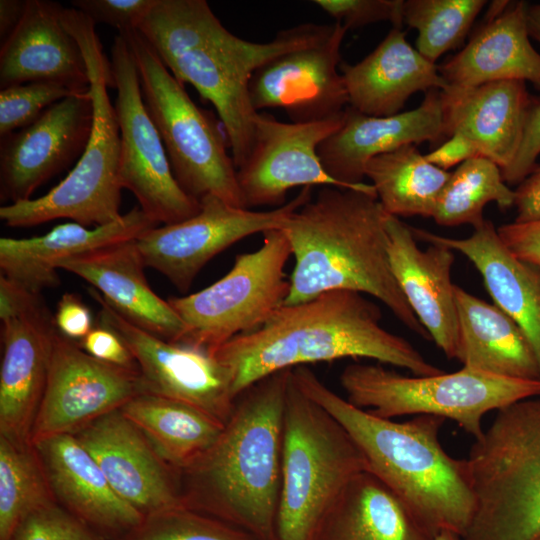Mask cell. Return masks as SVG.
Wrapping results in <instances>:
<instances>
[{"mask_svg": "<svg viewBox=\"0 0 540 540\" xmlns=\"http://www.w3.org/2000/svg\"><path fill=\"white\" fill-rule=\"evenodd\" d=\"M445 136L459 133L479 155L503 171L519 147L532 97L526 82L505 80L474 87L446 86L440 90Z\"/></svg>", "mask_w": 540, "mask_h": 540, "instance_id": "cell-28", "label": "cell"}, {"mask_svg": "<svg viewBox=\"0 0 540 540\" xmlns=\"http://www.w3.org/2000/svg\"><path fill=\"white\" fill-rule=\"evenodd\" d=\"M158 224L139 206L112 223L89 228L76 222L59 224L41 236L0 239L1 275L26 290L40 294L44 289L57 287L58 266L64 260L136 239Z\"/></svg>", "mask_w": 540, "mask_h": 540, "instance_id": "cell-27", "label": "cell"}, {"mask_svg": "<svg viewBox=\"0 0 540 540\" xmlns=\"http://www.w3.org/2000/svg\"><path fill=\"white\" fill-rule=\"evenodd\" d=\"M1 322L0 436L31 443L57 329L41 295Z\"/></svg>", "mask_w": 540, "mask_h": 540, "instance_id": "cell-20", "label": "cell"}, {"mask_svg": "<svg viewBox=\"0 0 540 540\" xmlns=\"http://www.w3.org/2000/svg\"><path fill=\"white\" fill-rule=\"evenodd\" d=\"M346 399L372 414L392 419L433 415L455 421L474 439L482 437L483 416L540 396V380L515 379L463 367L452 373L405 376L379 364H350L340 374Z\"/></svg>", "mask_w": 540, "mask_h": 540, "instance_id": "cell-10", "label": "cell"}, {"mask_svg": "<svg viewBox=\"0 0 540 540\" xmlns=\"http://www.w3.org/2000/svg\"><path fill=\"white\" fill-rule=\"evenodd\" d=\"M476 156L480 155L474 143L459 133L453 134L439 147L424 155L429 163L445 171Z\"/></svg>", "mask_w": 540, "mask_h": 540, "instance_id": "cell-47", "label": "cell"}, {"mask_svg": "<svg viewBox=\"0 0 540 540\" xmlns=\"http://www.w3.org/2000/svg\"><path fill=\"white\" fill-rule=\"evenodd\" d=\"M485 0H403V24L418 32L416 50L435 63L459 47L486 5Z\"/></svg>", "mask_w": 540, "mask_h": 540, "instance_id": "cell-37", "label": "cell"}, {"mask_svg": "<svg viewBox=\"0 0 540 540\" xmlns=\"http://www.w3.org/2000/svg\"><path fill=\"white\" fill-rule=\"evenodd\" d=\"M515 222L540 219V166L518 185L515 190Z\"/></svg>", "mask_w": 540, "mask_h": 540, "instance_id": "cell-48", "label": "cell"}, {"mask_svg": "<svg viewBox=\"0 0 540 540\" xmlns=\"http://www.w3.org/2000/svg\"><path fill=\"white\" fill-rule=\"evenodd\" d=\"M113 540H256L247 532L185 505L145 516Z\"/></svg>", "mask_w": 540, "mask_h": 540, "instance_id": "cell-38", "label": "cell"}, {"mask_svg": "<svg viewBox=\"0 0 540 540\" xmlns=\"http://www.w3.org/2000/svg\"><path fill=\"white\" fill-rule=\"evenodd\" d=\"M525 1H495L483 25L465 47L438 65L448 86L474 87L489 82L528 81L540 91V54L526 29Z\"/></svg>", "mask_w": 540, "mask_h": 540, "instance_id": "cell-26", "label": "cell"}, {"mask_svg": "<svg viewBox=\"0 0 540 540\" xmlns=\"http://www.w3.org/2000/svg\"><path fill=\"white\" fill-rule=\"evenodd\" d=\"M90 90L47 108L29 126L1 137L0 196L15 203L82 156L93 127Z\"/></svg>", "mask_w": 540, "mask_h": 540, "instance_id": "cell-18", "label": "cell"}, {"mask_svg": "<svg viewBox=\"0 0 540 540\" xmlns=\"http://www.w3.org/2000/svg\"><path fill=\"white\" fill-rule=\"evenodd\" d=\"M450 173L429 163L412 144L377 155L365 167L383 210L398 218L432 217Z\"/></svg>", "mask_w": 540, "mask_h": 540, "instance_id": "cell-34", "label": "cell"}, {"mask_svg": "<svg viewBox=\"0 0 540 540\" xmlns=\"http://www.w3.org/2000/svg\"><path fill=\"white\" fill-rule=\"evenodd\" d=\"M144 393L138 369L100 361L56 331L31 443L75 434Z\"/></svg>", "mask_w": 540, "mask_h": 540, "instance_id": "cell-15", "label": "cell"}, {"mask_svg": "<svg viewBox=\"0 0 540 540\" xmlns=\"http://www.w3.org/2000/svg\"><path fill=\"white\" fill-rule=\"evenodd\" d=\"M432 540H461V537L450 531H442L437 534Z\"/></svg>", "mask_w": 540, "mask_h": 540, "instance_id": "cell-51", "label": "cell"}, {"mask_svg": "<svg viewBox=\"0 0 540 540\" xmlns=\"http://www.w3.org/2000/svg\"><path fill=\"white\" fill-rule=\"evenodd\" d=\"M411 229L415 238L449 247L473 263L494 305L512 318L528 338L540 367V271L515 257L489 220L475 227L469 237L460 239Z\"/></svg>", "mask_w": 540, "mask_h": 540, "instance_id": "cell-30", "label": "cell"}, {"mask_svg": "<svg viewBox=\"0 0 540 540\" xmlns=\"http://www.w3.org/2000/svg\"><path fill=\"white\" fill-rule=\"evenodd\" d=\"M312 187L284 205L268 211L233 206L207 195L194 216L181 222L153 227L136 238L146 267L163 274L179 291L186 292L201 269L217 254L255 233L282 229L291 216L308 202Z\"/></svg>", "mask_w": 540, "mask_h": 540, "instance_id": "cell-13", "label": "cell"}, {"mask_svg": "<svg viewBox=\"0 0 540 540\" xmlns=\"http://www.w3.org/2000/svg\"><path fill=\"white\" fill-rule=\"evenodd\" d=\"M54 323L57 331L71 340L83 339L94 328L89 308L73 293L59 300Z\"/></svg>", "mask_w": 540, "mask_h": 540, "instance_id": "cell-46", "label": "cell"}, {"mask_svg": "<svg viewBox=\"0 0 540 540\" xmlns=\"http://www.w3.org/2000/svg\"><path fill=\"white\" fill-rule=\"evenodd\" d=\"M136 239L92 250L61 262L58 269L87 281L122 317L171 342H181L186 327L167 300L150 287Z\"/></svg>", "mask_w": 540, "mask_h": 540, "instance_id": "cell-25", "label": "cell"}, {"mask_svg": "<svg viewBox=\"0 0 540 540\" xmlns=\"http://www.w3.org/2000/svg\"><path fill=\"white\" fill-rule=\"evenodd\" d=\"M386 230L391 270L405 299L430 339L448 359H456L458 322L451 281L455 251L436 243L420 249L411 226L389 214Z\"/></svg>", "mask_w": 540, "mask_h": 540, "instance_id": "cell-22", "label": "cell"}, {"mask_svg": "<svg viewBox=\"0 0 540 540\" xmlns=\"http://www.w3.org/2000/svg\"><path fill=\"white\" fill-rule=\"evenodd\" d=\"M120 410L177 473L208 451L225 425L193 406L149 393L135 396Z\"/></svg>", "mask_w": 540, "mask_h": 540, "instance_id": "cell-33", "label": "cell"}, {"mask_svg": "<svg viewBox=\"0 0 540 540\" xmlns=\"http://www.w3.org/2000/svg\"><path fill=\"white\" fill-rule=\"evenodd\" d=\"M157 0H73L74 9L81 11L94 24H106L125 33L138 30Z\"/></svg>", "mask_w": 540, "mask_h": 540, "instance_id": "cell-42", "label": "cell"}, {"mask_svg": "<svg viewBox=\"0 0 540 540\" xmlns=\"http://www.w3.org/2000/svg\"><path fill=\"white\" fill-rule=\"evenodd\" d=\"M343 118L344 113L322 121L288 123L257 112L250 153L237 168L244 208L280 207L288 191L298 186L348 189L328 175L318 155L321 143L341 126Z\"/></svg>", "mask_w": 540, "mask_h": 540, "instance_id": "cell-16", "label": "cell"}, {"mask_svg": "<svg viewBox=\"0 0 540 540\" xmlns=\"http://www.w3.org/2000/svg\"><path fill=\"white\" fill-rule=\"evenodd\" d=\"M74 94L81 93L54 82H29L1 89L0 136L29 126L51 105Z\"/></svg>", "mask_w": 540, "mask_h": 540, "instance_id": "cell-39", "label": "cell"}, {"mask_svg": "<svg viewBox=\"0 0 540 540\" xmlns=\"http://www.w3.org/2000/svg\"><path fill=\"white\" fill-rule=\"evenodd\" d=\"M110 62L117 91L114 108L120 131L122 188L133 193L140 209L157 224H173L194 216L201 208L200 201L189 196L173 175L142 97L136 62L120 33L114 37Z\"/></svg>", "mask_w": 540, "mask_h": 540, "instance_id": "cell-12", "label": "cell"}, {"mask_svg": "<svg viewBox=\"0 0 540 540\" xmlns=\"http://www.w3.org/2000/svg\"><path fill=\"white\" fill-rule=\"evenodd\" d=\"M379 307L351 290H331L283 305L258 329L211 353L231 372L237 398L260 379L285 369L343 358H369L416 376L444 372L406 339L381 325Z\"/></svg>", "mask_w": 540, "mask_h": 540, "instance_id": "cell-3", "label": "cell"}, {"mask_svg": "<svg viewBox=\"0 0 540 540\" xmlns=\"http://www.w3.org/2000/svg\"><path fill=\"white\" fill-rule=\"evenodd\" d=\"M368 471L346 430L305 395L292 371L287 387L276 540H309L345 486Z\"/></svg>", "mask_w": 540, "mask_h": 540, "instance_id": "cell-8", "label": "cell"}, {"mask_svg": "<svg viewBox=\"0 0 540 540\" xmlns=\"http://www.w3.org/2000/svg\"><path fill=\"white\" fill-rule=\"evenodd\" d=\"M440 90L426 92L415 109L386 117L365 115L348 106L341 126L318 148L320 161L348 189L376 194L363 182L367 162L405 145L445 139Z\"/></svg>", "mask_w": 540, "mask_h": 540, "instance_id": "cell-21", "label": "cell"}, {"mask_svg": "<svg viewBox=\"0 0 540 540\" xmlns=\"http://www.w3.org/2000/svg\"><path fill=\"white\" fill-rule=\"evenodd\" d=\"M507 249L518 259L540 271V219L515 222L497 228Z\"/></svg>", "mask_w": 540, "mask_h": 540, "instance_id": "cell-45", "label": "cell"}, {"mask_svg": "<svg viewBox=\"0 0 540 540\" xmlns=\"http://www.w3.org/2000/svg\"><path fill=\"white\" fill-rule=\"evenodd\" d=\"M292 375L301 391L346 430L362 452L368 472L391 490L432 538L450 531L462 539L476 500L467 459L451 457L439 441L445 418L417 415L396 422L351 404L305 365L293 368Z\"/></svg>", "mask_w": 540, "mask_h": 540, "instance_id": "cell-2", "label": "cell"}, {"mask_svg": "<svg viewBox=\"0 0 540 540\" xmlns=\"http://www.w3.org/2000/svg\"><path fill=\"white\" fill-rule=\"evenodd\" d=\"M92 357L116 366L138 369L123 340L112 329L98 324L79 343Z\"/></svg>", "mask_w": 540, "mask_h": 540, "instance_id": "cell-44", "label": "cell"}, {"mask_svg": "<svg viewBox=\"0 0 540 540\" xmlns=\"http://www.w3.org/2000/svg\"><path fill=\"white\" fill-rule=\"evenodd\" d=\"M53 502L34 445L0 436V540H9L28 515Z\"/></svg>", "mask_w": 540, "mask_h": 540, "instance_id": "cell-36", "label": "cell"}, {"mask_svg": "<svg viewBox=\"0 0 540 540\" xmlns=\"http://www.w3.org/2000/svg\"><path fill=\"white\" fill-rule=\"evenodd\" d=\"M347 31L334 22L322 40L280 54L260 66L249 81L253 109H282L294 123L343 115L348 97L338 67Z\"/></svg>", "mask_w": 540, "mask_h": 540, "instance_id": "cell-17", "label": "cell"}, {"mask_svg": "<svg viewBox=\"0 0 540 540\" xmlns=\"http://www.w3.org/2000/svg\"><path fill=\"white\" fill-rule=\"evenodd\" d=\"M405 34L393 27L360 62H341L348 106L369 116H392L414 93L446 88L438 65L412 47Z\"/></svg>", "mask_w": 540, "mask_h": 540, "instance_id": "cell-29", "label": "cell"}, {"mask_svg": "<svg viewBox=\"0 0 540 540\" xmlns=\"http://www.w3.org/2000/svg\"><path fill=\"white\" fill-rule=\"evenodd\" d=\"M292 255L282 229L263 233L257 250L235 257L230 271L208 287L167 301L186 327L181 342L214 351L230 339L261 327L290 291L285 266Z\"/></svg>", "mask_w": 540, "mask_h": 540, "instance_id": "cell-11", "label": "cell"}, {"mask_svg": "<svg viewBox=\"0 0 540 540\" xmlns=\"http://www.w3.org/2000/svg\"><path fill=\"white\" fill-rule=\"evenodd\" d=\"M332 28L304 23L257 43L227 30L205 0H157L138 30L181 84H191L213 104L237 169L253 140L257 112L248 89L253 73L280 54L322 40Z\"/></svg>", "mask_w": 540, "mask_h": 540, "instance_id": "cell-1", "label": "cell"}, {"mask_svg": "<svg viewBox=\"0 0 540 540\" xmlns=\"http://www.w3.org/2000/svg\"><path fill=\"white\" fill-rule=\"evenodd\" d=\"M313 3L347 30L389 21L402 28L403 0H314Z\"/></svg>", "mask_w": 540, "mask_h": 540, "instance_id": "cell-41", "label": "cell"}, {"mask_svg": "<svg viewBox=\"0 0 540 540\" xmlns=\"http://www.w3.org/2000/svg\"><path fill=\"white\" fill-rule=\"evenodd\" d=\"M9 540H106L57 502L28 515Z\"/></svg>", "mask_w": 540, "mask_h": 540, "instance_id": "cell-40", "label": "cell"}, {"mask_svg": "<svg viewBox=\"0 0 540 540\" xmlns=\"http://www.w3.org/2000/svg\"><path fill=\"white\" fill-rule=\"evenodd\" d=\"M525 22L529 37L540 44V4L527 5Z\"/></svg>", "mask_w": 540, "mask_h": 540, "instance_id": "cell-50", "label": "cell"}, {"mask_svg": "<svg viewBox=\"0 0 540 540\" xmlns=\"http://www.w3.org/2000/svg\"><path fill=\"white\" fill-rule=\"evenodd\" d=\"M386 216L374 193L322 187L283 228L295 259L284 305L331 290L369 294L408 329L430 339L392 273Z\"/></svg>", "mask_w": 540, "mask_h": 540, "instance_id": "cell-5", "label": "cell"}, {"mask_svg": "<svg viewBox=\"0 0 540 540\" xmlns=\"http://www.w3.org/2000/svg\"><path fill=\"white\" fill-rule=\"evenodd\" d=\"M99 304V324L112 329L133 355L143 391L204 411L222 423L235 404L232 375L214 354L196 346L159 338L127 321L91 287Z\"/></svg>", "mask_w": 540, "mask_h": 540, "instance_id": "cell-14", "label": "cell"}, {"mask_svg": "<svg viewBox=\"0 0 540 540\" xmlns=\"http://www.w3.org/2000/svg\"><path fill=\"white\" fill-rule=\"evenodd\" d=\"M489 202L507 210L515 205V190L505 183L494 162L476 156L450 173L432 218L441 226L469 224L475 228L484 222L483 209Z\"/></svg>", "mask_w": 540, "mask_h": 540, "instance_id": "cell-35", "label": "cell"}, {"mask_svg": "<svg viewBox=\"0 0 540 540\" xmlns=\"http://www.w3.org/2000/svg\"><path fill=\"white\" fill-rule=\"evenodd\" d=\"M61 20L77 40L88 70L93 102V127L87 146L68 175L45 195L0 207L10 227H30L55 219L84 226L119 220L120 131L108 88H114L111 62L104 54L94 22L74 8H64Z\"/></svg>", "mask_w": 540, "mask_h": 540, "instance_id": "cell-6", "label": "cell"}, {"mask_svg": "<svg viewBox=\"0 0 540 540\" xmlns=\"http://www.w3.org/2000/svg\"><path fill=\"white\" fill-rule=\"evenodd\" d=\"M64 7L27 0L16 29L1 44L0 88L29 82H54L77 93L89 91L82 50L61 20Z\"/></svg>", "mask_w": 540, "mask_h": 540, "instance_id": "cell-23", "label": "cell"}, {"mask_svg": "<svg viewBox=\"0 0 540 540\" xmlns=\"http://www.w3.org/2000/svg\"><path fill=\"white\" fill-rule=\"evenodd\" d=\"M457 360L496 376L540 380L534 350L518 324L494 304L455 285Z\"/></svg>", "mask_w": 540, "mask_h": 540, "instance_id": "cell-31", "label": "cell"}, {"mask_svg": "<svg viewBox=\"0 0 540 540\" xmlns=\"http://www.w3.org/2000/svg\"><path fill=\"white\" fill-rule=\"evenodd\" d=\"M292 369L246 388L216 442L178 473L183 504L256 540H276L283 420Z\"/></svg>", "mask_w": 540, "mask_h": 540, "instance_id": "cell-4", "label": "cell"}, {"mask_svg": "<svg viewBox=\"0 0 540 540\" xmlns=\"http://www.w3.org/2000/svg\"><path fill=\"white\" fill-rule=\"evenodd\" d=\"M56 502L111 540L138 526L144 516L112 489L94 458L73 434L32 443Z\"/></svg>", "mask_w": 540, "mask_h": 540, "instance_id": "cell-24", "label": "cell"}, {"mask_svg": "<svg viewBox=\"0 0 540 540\" xmlns=\"http://www.w3.org/2000/svg\"><path fill=\"white\" fill-rule=\"evenodd\" d=\"M535 540H540V535Z\"/></svg>", "mask_w": 540, "mask_h": 540, "instance_id": "cell-52", "label": "cell"}, {"mask_svg": "<svg viewBox=\"0 0 540 540\" xmlns=\"http://www.w3.org/2000/svg\"><path fill=\"white\" fill-rule=\"evenodd\" d=\"M27 0L0 1V40L3 44L21 21Z\"/></svg>", "mask_w": 540, "mask_h": 540, "instance_id": "cell-49", "label": "cell"}, {"mask_svg": "<svg viewBox=\"0 0 540 540\" xmlns=\"http://www.w3.org/2000/svg\"><path fill=\"white\" fill-rule=\"evenodd\" d=\"M540 155V97L532 98L527 110L517 152L510 165L501 171L505 183L519 185L537 167Z\"/></svg>", "mask_w": 540, "mask_h": 540, "instance_id": "cell-43", "label": "cell"}, {"mask_svg": "<svg viewBox=\"0 0 540 540\" xmlns=\"http://www.w3.org/2000/svg\"><path fill=\"white\" fill-rule=\"evenodd\" d=\"M403 503L368 471L328 507L309 540H432Z\"/></svg>", "mask_w": 540, "mask_h": 540, "instance_id": "cell-32", "label": "cell"}, {"mask_svg": "<svg viewBox=\"0 0 540 540\" xmlns=\"http://www.w3.org/2000/svg\"><path fill=\"white\" fill-rule=\"evenodd\" d=\"M476 508L462 540L540 535V396L497 411L467 458Z\"/></svg>", "mask_w": 540, "mask_h": 540, "instance_id": "cell-7", "label": "cell"}, {"mask_svg": "<svg viewBox=\"0 0 540 540\" xmlns=\"http://www.w3.org/2000/svg\"><path fill=\"white\" fill-rule=\"evenodd\" d=\"M86 448L112 489L144 517L184 505L176 471L156 454L120 409L73 434Z\"/></svg>", "mask_w": 540, "mask_h": 540, "instance_id": "cell-19", "label": "cell"}, {"mask_svg": "<svg viewBox=\"0 0 540 540\" xmlns=\"http://www.w3.org/2000/svg\"><path fill=\"white\" fill-rule=\"evenodd\" d=\"M122 34L136 62L142 97L180 187L200 201L216 196L244 208L227 136L164 65L139 30Z\"/></svg>", "mask_w": 540, "mask_h": 540, "instance_id": "cell-9", "label": "cell"}]
</instances>
